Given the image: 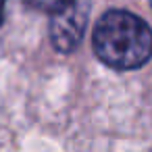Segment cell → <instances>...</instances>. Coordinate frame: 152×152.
I'll return each mask as SVG.
<instances>
[{
    "instance_id": "obj_1",
    "label": "cell",
    "mask_w": 152,
    "mask_h": 152,
    "mask_svg": "<svg viewBox=\"0 0 152 152\" xmlns=\"http://www.w3.org/2000/svg\"><path fill=\"white\" fill-rule=\"evenodd\" d=\"M96 56L117 71L140 69L152 58V29L133 13H104L92 36Z\"/></svg>"
},
{
    "instance_id": "obj_3",
    "label": "cell",
    "mask_w": 152,
    "mask_h": 152,
    "mask_svg": "<svg viewBox=\"0 0 152 152\" xmlns=\"http://www.w3.org/2000/svg\"><path fill=\"white\" fill-rule=\"evenodd\" d=\"M25 2L38 11H44V13H56L61 9H65L67 4H71L73 0H25Z\"/></svg>"
},
{
    "instance_id": "obj_2",
    "label": "cell",
    "mask_w": 152,
    "mask_h": 152,
    "mask_svg": "<svg viewBox=\"0 0 152 152\" xmlns=\"http://www.w3.org/2000/svg\"><path fill=\"white\" fill-rule=\"evenodd\" d=\"M88 19H90V4L86 0H73L65 9L52 13L50 21L52 46L63 54L73 52L83 40Z\"/></svg>"
},
{
    "instance_id": "obj_4",
    "label": "cell",
    "mask_w": 152,
    "mask_h": 152,
    "mask_svg": "<svg viewBox=\"0 0 152 152\" xmlns=\"http://www.w3.org/2000/svg\"><path fill=\"white\" fill-rule=\"evenodd\" d=\"M4 4H7V0H0V23L4 19Z\"/></svg>"
}]
</instances>
